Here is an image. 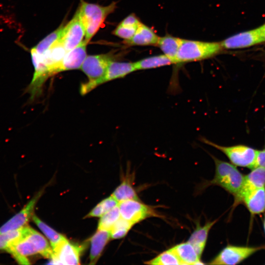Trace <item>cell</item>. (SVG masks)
<instances>
[{
  "label": "cell",
  "mask_w": 265,
  "mask_h": 265,
  "mask_svg": "<svg viewBox=\"0 0 265 265\" xmlns=\"http://www.w3.org/2000/svg\"><path fill=\"white\" fill-rule=\"evenodd\" d=\"M159 38L152 29L141 23L132 37L124 43L128 45H157Z\"/></svg>",
  "instance_id": "18"
},
{
  "label": "cell",
  "mask_w": 265,
  "mask_h": 265,
  "mask_svg": "<svg viewBox=\"0 0 265 265\" xmlns=\"http://www.w3.org/2000/svg\"><path fill=\"white\" fill-rule=\"evenodd\" d=\"M111 238L109 231L98 229L91 238L90 264H95Z\"/></svg>",
  "instance_id": "20"
},
{
  "label": "cell",
  "mask_w": 265,
  "mask_h": 265,
  "mask_svg": "<svg viewBox=\"0 0 265 265\" xmlns=\"http://www.w3.org/2000/svg\"><path fill=\"white\" fill-rule=\"evenodd\" d=\"M136 70L156 68L173 64L166 55L160 54L146 57L134 62Z\"/></svg>",
  "instance_id": "24"
},
{
  "label": "cell",
  "mask_w": 265,
  "mask_h": 265,
  "mask_svg": "<svg viewBox=\"0 0 265 265\" xmlns=\"http://www.w3.org/2000/svg\"><path fill=\"white\" fill-rule=\"evenodd\" d=\"M265 187V167L257 166L244 177L243 186L234 202L244 193L252 189Z\"/></svg>",
  "instance_id": "17"
},
{
  "label": "cell",
  "mask_w": 265,
  "mask_h": 265,
  "mask_svg": "<svg viewBox=\"0 0 265 265\" xmlns=\"http://www.w3.org/2000/svg\"><path fill=\"white\" fill-rule=\"evenodd\" d=\"M32 219L35 224L48 238L53 250H54L61 242L66 238L64 236L51 228L36 215H33Z\"/></svg>",
  "instance_id": "26"
},
{
  "label": "cell",
  "mask_w": 265,
  "mask_h": 265,
  "mask_svg": "<svg viewBox=\"0 0 265 265\" xmlns=\"http://www.w3.org/2000/svg\"><path fill=\"white\" fill-rule=\"evenodd\" d=\"M265 167V148L258 150L255 166Z\"/></svg>",
  "instance_id": "35"
},
{
  "label": "cell",
  "mask_w": 265,
  "mask_h": 265,
  "mask_svg": "<svg viewBox=\"0 0 265 265\" xmlns=\"http://www.w3.org/2000/svg\"><path fill=\"white\" fill-rule=\"evenodd\" d=\"M202 139L204 143L222 152L227 156L231 163L236 166L250 169L255 167L258 150L243 144L222 146L206 138H202Z\"/></svg>",
  "instance_id": "6"
},
{
  "label": "cell",
  "mask_w": 265,
  "mask_h": 265,
  "mask_svg": "<svg viewBox=\"0 0 265 265\" xmlns=\"http://www.w3.org/2000/svg\"><path fill=\"white\" fill-rule=\"evenodd\" d=\"M23 227L0 234V250L6 251L21 235Z\"/></svg>",
  "instance_id": "32"
},
{
  "label": "cell",
  "mask_w": 265,
  "mask_h": 265,
  "mask_svg": "<svg viewBox=\"0 0 265 265\" xmlns=\"http://www.w3.org/2000/svg\"><path fill=\"white\" fill-rule=\"evenodd\" d=\"M119 202L111 195L97 204L85 217H101L118 205Z\"/></svg>",
  "instance_id": "28"
},
{
  "label": "cell",
  "mask_w": 265,
  "mask_h": 265,
  "mask_svg": "<svg viewBox=\"0 0 265 265\" xmlns=\"http://www.w3.org/2000/svg\"><path fill=\"white\" fill-rule=\"evenodd\" d=\"M265 246L250 247L228 245L209 263L215 265H235L239 264Z\"/></svg>",
  "instance_id": "7"
},
{
  "label": "cell",
  "mask_w": 265,
  "mask_h": 265,
  "mask_svg": "<svg viewBox=\"0 0 265 265\" xmlns=\"http://www.w3.org/2000/svg\"><path fill=\"white\" fill-rule=\"evenodd\" d=\"M215 164V174L209 185H216L222 187L234 198L239 192L244 183V176L232 163L221 160L212 156Z\"/></svg>",
  "instance_id": "4"
},
{
  "label": "cell",
  "mask_w": 265,
  "mask_h": 265,
  "mask_svg": "<svg viewBox=\"0 0 265 265\" xmlns=\"http://www.w3.org/2000/svg\"><path fill=\"white\" fill-rule=\"evenodd\" d=\"M223 49L220 42H207L182 39L176 64L201 60L212 57Z\"/></svg>",
  "instance_id": "5"
},
{
  "label": "cell",
  "mask_w": 265,
  "mask_h": 265,
  "mask_svg": "<svg viewBox=\"0 0 265 265\" xmlns=\"http://www.w3.org/2000/svg\"><path fill=\"white\" fill-rule=\"evenodd\" d=\"M133 224L120 217L109 231L111 238L119 239L124 238Z\"/></svg>",
  "instance_id": "31"
},
{
  "label": "cell",
  "mask_w": 265,
  "mask_h": 265,
  "mask_svg": "<svg viewBox=\"0 0 265 265\" xmlns=\"http://www.w3.org/2000/svg\"><path fill=\"white\" fill-rule=\"evenodd\" d=\"M243 203L252 214L265 212V187L256 188L242 194L234 204Z\"/></svg>",
  "instance_id": "14"
},
{
  "label": "cell",
  "mask_w": 265,
  "mask_h": 265,
  "mask_svg": "<svg viewBox=\"0 0 265 265\" xmlns=\"http://www.w3.org/2000/svg\"><path fill=\"white\" fill-rule=\"evenodd\" d=\"M116 7L115 2L103 6L81 0L78 10L84 27V41L86 43H88L103 24L108 15L115 10Z\"/></svg>",
  "instance_id": "3"
},
{
  "label": "cell",
  "mask_w": 265,
  "mask_h": 265,
  "mask_svg": "<svg viewBox=\"0 0 265 265\" xmlns=\"http://www.w3.org/2000/svg\"><path fill=\"white\" fill-rule=\"evenodd\" d=\"M263 42L265 41V24L257 28Z\"/></svg>",
  "instance_id": "36"
},
{
  "label": "cell",
  "mask_w": 265,
  "mask_h": 265,
  "mask_svg": "<svg viewBox=\"0 0 265 265\" xmlns=\"http://www.w3.org/2000/svg\"><path fill=\"white\" fill-rule=\"evenodd\" d=\"M67 53L61 40L55 42L42 54L38 53L50 71L51 76L60 73L61 63Z\"/></svg>",
  "instance_id": "15"
},
{
  "label": "cell",
  "mask_w": 265,
  "mask_h": 265,
  "mask_svg": "<svg viewBox=\"0 0 265 265\" xmlns=\"http://www.w3.org/2000/svg\"><path fill=\"white\" fill-rule=\"evenodd\" d=\"M65 25H61L57 29L51 33L33 48L39 54H42L55 42L61 39Z\"/></svg>",
  "instance_id": "27"
},
{
  "label": "cell",
  "mask_w": 265,
  "mask_h": 265,
  "mask_svg": "<svg viewBox=\"0 0 265 265\" xmlns=\"http://www.w3.org/2000/svg\"><path fill=\"white\" fill-rule=\"evenodd\" d=\"M85 31L78 10L72 20L64 26L61 41L67 52L78 46L85 37Z\"/></svg>",
  "instance_id": "10"
},
{
  "label": "cell",
  "mask_w": 265,
  "mask_h": 265,
  "mask_svg": "<svg viewBox=\"0 0 265 265\" xmlns=\"http://www.w3.org/2000/svg\"><path fill=\"white\" fill-rule=\"evenodd\" d=\"M182 39L169 35L159 38L157 45L165 55L176 64V56Z\"/></svg>",
  "instance_id": "23"
},
{
  "label": "cell",
  "mask_w": 265,
  "mask_h": 265,
  "mask_svg": "<svg viewBox=\"0 0 265 265\" xmlns=\"http://www.w3.org/2000/svg\"><path fill=\"white\" fill-rule=\"evenodd\" d=\"M111 196L118 202L127 200H139L132 182L128 179L123 180L116 188Z\"/></svg>",
  "instance_id": "25"
},
{
  "label": "cell",
  "mask_w": 265,
  "mask_h": 265,
  "mask_svg": "<svg viewBox=\"0 0 265 265\" xmlns=\"http://www.w3.org/2000/svg\"><path fill=\"white\" fill-rule=\"evenodd\" d=\"M136 71L134 62L112 61L109 65L106 75L101 80L99 85L115 79L122 78Z\"/></svg>",
  "instance_id": "19"
},
{
  "label": "cell",
  "mask_w": 265,
  "mask_h": 265,
  "mask_svg": "<svg viewBox=\"0 0 265 265\" xmlns=\"http://www.w3.org/2000/svg\"><path fill=\"white\" fill-rule=\"evenodd\" d=\"M44 190L38 192L19 211L0 227V234L16 230L26 225L33 215L35 206Z\"/></svg>",
  "instance_id": "11"
},
{
  "label": "cell",
  "mask_w": 265,
  "mask_h": 265,
  "mask_svg": "<svg viewBox=\"0 0 265 265\" xmlns=\"http://www.w3.org/2000/svg\"><path fill=\"white\" fill-rule=\"evenodd\" d=\"M120 217L121 215L118 205L101 216L98 223V229L109 231Z\"/></svg>",
  "instance_id": "29"
},
{
  "label": "cell",
  "mask_w": 265,
  "mask_h": 265,
  "mask_svg": "<svg viewBox=\"0 0 265 265\" xmlns=\"http://www.w3.org/2000/svg\"><path fill=\"white\" fill-rule=\"evenodd\" d=\"M137 27L138 26H126L119 24L113 31V34L124 39V40H129L134 35Z\"/></svg>",
  "instance_id": "33"
},
{
  "label": "cell",
  "mask_w": 265,
  "mask_h": 265,
  "mask_svg": "<svg viewBox=\"0 0 265 265\" xmlns=\"http://www.w3.org/2000/svg\"><path fill=\"white\" fill-rule=\"evenodd\" d=\"M141 23L134 14H131L126 17L119 24L126 26H138Z\"/></svg>",
  "instance_id": "34"
},
{
  "label": "cell",
  "mask_w": 265,
  "mask_h": 265,
  "mask_svg": "<svg viewBox=\"0 0 265 265\" xmlns=\"http://www.w3.org/2000/svg\"><path fill=\"white\" fill-rule=\"evenodd\" d=\"M19 264L28 265L27 257L40 254L45 258H53V251L47 239L39 232L26 225L23 227L21 236L6 251Z\"/></svg>",
  "instance_id": "1"
},
{
  "label": "cell",
  "mask_w": 265,
  "mask_h": 265,
  "mask_svg": "<svg viewBox=\"0 0 265 265\" xmlns=\"http://www.w3.org/2000/svg\"><path fill=\"white\" fill-rule=\"evenodd\" d=\"M144 264L153 265H181L179 259L171 249L160 253L154 259L145 262Z\"/></svg>",
  "instance_id": "30"
},
{
  "label": "cell",
  "mask_w": 265,
  "mask_h": 265,
  "mask_svg": "<svg viewBox=\"0 0 265 265\" xmlns=\"http://www.w3.org/2000/svg\"><path fill=\"white\" fill-rule=\"evenodd\" d=\"M121 217L135 224L143 220L157 216L154 210L139 200H127L119 202Z\"/></svg>",
  "instance_id": "9"
},
{
  "label": "cell",
  "mask_w": 265,
  "mask_h": 265,
  "mask_svg": "<svg viewBox=\"0 0 265 265\" xmlns=\"http://www.w3.org/2000/svg\"><path fill=\"white\" fill-rule=\"evenodd\" d=\"M263 227H264V232L265 234V215L264 221H263Z\"/></svg>",
  "instance_id": "37"
},
{
  "label": "cell",
  "mask_w": 265,
  "mask_h": 265,
  "mask_svg": "<svg viewBox=\"0 0 265 265\" xmlns=\"http://www.w3.org/2000/svg\"><path fill=\"white\" fill-rule=\"evenodd\" d=\"M263 42L257 28L230 36L220 43L223 49H233L248 47Z\"/></svg>",
  "instance_id": "12"
},
{
  "label": "cell",
  "mask_w": 265,
  "mask_h": 265,
  "mask_svg": "<svg viewBox=\"0 0 265 265\" xmlns=\"http://www.w3.org/2000/svg\"><path fill=\"white\" fill-rule=\"evenodd\" d=\"M216 221H209L202 226L197 224L187 240L200 257L205 249L209 231Z\"/></svg>",
  "instance_id": "21"
},
{
  "label": "cell",
  "mask_w": 265,
  "mask_h": 265,
  "mask_svg": "<svg viewBox=\"0 0 265 265\" xmlns=\"http://www.w3.org/2000/svg\"><path fill=\"white\" fill-rule=\"evenodd\" d=\"M87 44L83 40L78 46L67 52L61 63L60 72L80 68L87 56Z\"/></svg>",
  "instance_id": "16"
},
{
  "label": "cell",
  "mask_w": 265,
  "mask_h": 265,
  "mask_svg": "<svg viewBox=\"0 0 265 265\" xmlns=\"http://www.w3.org/2000/svg\"><path fill=\"white\" fill-rule=\"evenodd\" d=\"M30 53L34 71L26 92L30 95V101H33L41 95L44 84L51 76L49 68L33 47L30 49Z\"/></svg>",
  "instance_id": "8"
},
{
  "label": "cell",
  "mask_w": 265,
  "mask_h": 265,
  "mask_svg": "<svg viewBox=\"0 0 265 265\" xmlns=\"http://www.w3.org/2000/svg\"><path fill=\"white\" fill-rule=\"evenodd\" d=\"M170 249L177 256L181 265L203 264L200 263L201 257L188 241L177 244Z\"/></svg>",
  "instance_id": "22"
},
{
  "label": "cell",
  "mask_w": 265,
  "mask_h": 265,
  "mask_svg": "<svg viewBox=\"0 0 265 265\" xmlns=\"http://www.w3.org/2000/svg\"><path fill=\"white\" fill-rule=\"evenodd\" d=\"M81 248L65 238L54 249L53 260L65 265H79Z\"/></svg>",
  "instance_id": "13"
},
{
  "label": "cell",
  "mask_w": 265,
  "mask_h": 265,
  "mask_svg": "<svg viewBox=\"0 0 265 265\" xmlns=\"http://www.w3.org/2000/svg\"><path fill=\"white\" fill-rule=\"evenodd\" d=\"M114 58L115 55L112 53L86 56L80 68L88 77V80L80 84V92L81 95L86 94L100 85V81Z\"/></svg>",
  "instance_id": "2"
}]
</instances>
